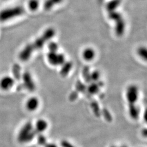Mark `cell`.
I'll list each match as a JSON object with an SVG mask.
<instances>
[{
	"instance_id": "obj_1",
	"label": "cell",
	"mask_w": 147,
	"mask_h": 147,
	"mask_svg": "<svg viewBox=\"0 0 147 147\" xmlns=\"http://www.w3.org/2000/svg\"><path fill=\"white\" fill-rule=\"evenodd\" d=\"M37 135L34 125L31 122L28 121L20 129L17 136V139L18 142L21 144H26L32 141Z\"/></svg>"
},
{
	"instance_id": "obj_2",
	"label": "cell",
	"mask_w": 147,
	"mask_h": 147,
	"mask_svg": "<svg viewBox=\"0 0 147 147\" xmlns=\"http://www.w3.org/2000/svg\"><path fill=\"white\" fill-rule=\"evenodd\" d=\"M24 9L21 6L8 8L0 11V21L5 22L22 15Z\"/></svg>"
},
{
	"instance_id": "obj_3",
	"label": "cell",
	"mask_w": 147,
	"mask_h": 147,
	"mask_svg": "<svg viewBox=\"0 0 147 147\" xmlns=\"http://www.w3.org/2000/svg\"><path fill=\"white\" fill-rule=\"evenodd\" d=\"M55 35V31L53 28H49L43 33L41 36L38 38L36 40L31 44L34 51L39 50L50 41Z\"/></svg>"
},
{
	"instance_id": "obj_4",
	"label": "cell",
	"mask_w": 147,
	"mask_h": 147,
	"mask_svg": "<svg viewBox=\"0 0 147 147\" xmlns=\"http://www.w3.org/2000/svg\"><path fill=\"white\" fill-rule=\"evenodd\" d=\"M126 99L128 104H136L139 99V90L136 85L129 86L126 91Z\"/></svg>"
},
{
	"instance_id": "obj_5",
	"label": "cell",
	"mask_w": 147,
	"mask_h": 147,
	"mask_svg": "<svg viewBox=\"0 0 147 147\" xmlns=\"http://www.w3.org/2000/svg\"><path fill=\"white\" fill-rule=\"evenodd\" d=\"M47 59L51 65H62L65 62V57L62 53L57 52H51L47 53Z\"/></svg>"
},
{
	"instance_id": "obj_6",
	"label": "cell",
	"mask_w": 147,
	"mask_h": 147,
	"mask_svg": "<svg viewBox=\"0 0 147 147\" xmlns=\"http://www.w3.org/2000/svg\"><path fill=\"white\" fill-rule=\"evenodd\" d=\"M23 80L24 86L30 92H33L35 90L36 86L32 79L31 75L28 72H25L22 76Z\"/></svg>"
},
{
	"instance_id": "obj_7",
	"label": "cell",
	"mask_w": 147,
	"mask_h": 147,
	"mask_svg": "<svg viewBox=\"0 0 147 147\" xmlns=\"http://www.w3.org/2000/svg\"><path fill=\"white\" fill-rule=\"evenodd\" d=\"M49 127V123L47 121L44 119H39L36 122L34 128L37 135L42 134L45 131H47Z\"/></svg>"
},
{
	"instance_id": "obj_8",
	"label": "cell",
	"mask_w": 147,
	"mask_h": 147,
	"mask_svg": "<svg viewBox=\"0 0 147 147\" xmlns=\"http://www.w3.org/2000/svg\"><path fill=\"white\" fill-rule=\"evenodd\" d=\"M34 51L32 47L31 44H28L21 50L19 54V58L22 61H27L31 57L32 54Z\"/></svg>"
},
{
	"instance_id": "obj_9",
	"label": "cell",
	"mask_w": 147,
	"mask_h": 147,
	"mask_svg": "<svg viewBox=\"0 0 147 147\" xmlns=\"http://www.w3.org/2000/svg\"><path fill=\"white\" fill-rule=\"evenodd\" d=\"M40 101L36 96H32L27 100L26 108L30 112H34L39 108Z\"/></svg>"
},
{
	"instance_id": "obj_10",
	"label": "cell",
	"mask_w": 147,
	"mask_h": 147,
	"mask_svg": "<svg viewBox=\"0 0 147 147\" xmlns=\"http://www.w3.org/2000/svg\"><path fill=\"white\" fill-rule=\"evenodd\" d=\"M14 84L15 81L13 78L9 76H6L1 80L0 87L4 90H7L12 88Z\"/></svg>"
},
{
	"instance_id": "obj_11",
	"label": "cell",
	"mask_w": 147,
	"mask_h": 147,
	"mask_svg": "<svg viewBox=\"0 0 147 147\" xmlns=\"http://www.w3.org/2000/svg\"><path fill=\"white\" fill-rule=\"evenodd\" d=\"M129 116L134 120H137L140 115V110L136 104L129 105Z\"/></svg>"
},
{
	"instance_id": "obj_12",
	"label": "cell",
	"mask_w": 147,
	"mask_h": 147,
	"mask_svg": "<svg viewBox=\"0 0 147 147\" xmlns=\"http://www.w3.org/2000/svg\"><path fill=\"white\" fill-rule=\"evenodd\" d=\"M116 22V27L115 31L116 34L118 36H121L123 34L125 28V23L123 18L115 21Z\"/></svg>"
},
{
	"instance_id": "obj_13",
	"label": "cell",
	"mask_w": 147,
	"mask_h": 147,
	"mask_svg": "<svg viewBox=\"0 0 147 147\" xmlns=\"http://www.w3.org/2000/svg\"><path fill=\"white\" fill-rule=\"evenodd\" d=\"M95 56V52L91 47L86 48L82 53L83 58L86 61H91L94 59Z\"/></svg>"
},
{
	"instance_id": "obj_14",
	"label": "cell",
	"mask_w": 147,
	"mask_h": 147,
	"mask_svg": "<svg viewBox=\"0 0 147 147\" xmlns=\"http://www.w3.org/2000/svg\"><path fill=\"white\" fill-rule=\"evenodd\" d=\"M103 85V84L101 82H91L90 84L88 86L87 89V91L91 95L95 94H96L99 90H100V87Z\"/></svg>"
},
{
	"instance_id": "obj_15",
	"label": "cell",
	"mask_w": 147,
	"mask_h": 147,
	"mask_svg": "<svg viewBox=\"0 0 147 147\" xmlns=\"http://www.w3.org/2000/svg\"><path fill=\"white\" fill-rule=\"evenodd\" d=\"M62 65L63 66L60 71V74L62 76H66L71 71L73 67V64L70 62H65L64 63L62 64Z\"/></svg>"
},
{
	"instance_id": "obj_16",
	"label": "cell",
	"mask_w": 147,
	"mask_h": 147,
	"mask_svg": "<svg viewBox=\"0 0 147 147\" xmlns=\"http://www.w3.org/2000/svg\"><path fill=\"white\" fill-rule=\"evenodd\" d=\"M121 0H111L106 5V9L109 12L116 11L121 4Z\"/></svg>"
},
{
	"instance_id": "obj_17",
	"label": "cell",
	"mask_w": 147,
	"mask_h": 147,
	"mask_svg": "<svg viewBox=\"0 0 147 147\" xmlns=\"http://www.w3.org/2000/svg\"><path fill=\"white\" fill-rule=\"evenodd\" d=\"M63 0H46L44 5V9L47 11H49L51 9L54 5L60 3Z\"/></svg>"
},
{
	"instance_id": "obj_18",
	"label": "cell",
	"mask_w": 147,
	"mask_h": 147,
	"mask_svg": "<svg viewBox=\"0 0 147 147\" xmlns=\"http://www.w3.org/2000/svg\"><path fill=\"white\" fill-rule=\"evenodd\" d=\"M14 77L16 80H19L21 78V68L18 64H15L12 68Z\"/></svg>"
},
{
	"instance_id": "obj_19",
	"label": "cell",
	"mask_w": 147,
	"mask_h": 147,
	"mask_svg": "<svg viewBox=\"0 0 147 147\" xmlns=\"http://www.w3.org/2000/svg\"><path fill=\"white\" fill-rule=\"evenodd\" d=\"M83 74V78L84 79L86 82L87 83H91V80H90V71L89 70V68L88 67L86 66L85 67L82 71Z\"/></svg>"
},
{
	"instance_id": "obj_20",
	"label": "cell",
	"mask_w": 147,
	"mask_h": 147,
	"mask_svg": "<svg viewBox=\"0 0 147 147\" xmlns=\"http://www.w3.org/2000/svg\"><path fill=\"white\" fill-rule=\"evenodd\" d=\"M39 6V2L38 0H29L28 2V8L32 11H36Z\"/></svg>"
},
{
	"instance_id": "obj_21",
	"label": "cell",
	"mask_w": 147,
	"mask_h": 147,
	"mask_svg": "<svg viewBox=\"0 0 147 147\" xmlns=\"http://www.w3.org/2000/svg\"><path fill=\"white\" fill-rule=\"evenodd\" d=\"M109 18L115 21H117L123 18L121 13L116 11L109 12Z\"/></svg>"
},
{
	"instance_id": "obj_22",
	"label": "cell",
	"mask_w": 147,
	"mask_h": 147,
	"mask_svg": "<svg viewBox=\"0 0 147 147\" xmlns=\"http://www.w3.org/2000/svg\"><path fill=\"white\" fill-rule=\"evenodd\" d=\"M137 53L138 56L142 59L146 60L147 58V49L145 47H139L137 50Z\"/></svg>"
},
{
	"instance_id": "obj_23",
	"label": "cell",
	"mask_w": 147,
	"mask_h": 147,
	"mask_svg": "<svg viewBox=\"0 0 147 147\" xmlns=\"http://www.w3.org/2000/svg\"><path fill=\"white\" fill-rule=\"evenodd\" d=\"M99 78H100V73L97 70H95L94 71L90 73V80L92 82H98Z\"/></svg>"
},
{
	"instance_id": "obj_24",
	"label": "cell",
	"mask_w": 147,
	"mask_h": 147,
	"mask_svg": "<svg viewBox=\"0 0 147 147\" xmlns=\"http://www.w3.org/2000/svg\"><path fill=\"white\" fill-rule=\"evenodd\" d=\"M48 48L49 51L51 52H57L58 49V45L57 43L52 42H50L48 45Z\"/></svg>"
},
{
	"instance_id": "obj_25",
	"label": "cell",
	"mask_w": 147,
	"mask_h": 147,
	"mask_svg": "<svg viewBox=\"0 0 147 147\" xmlns=\"http://www.w3.org/2000/svg\"><path fill=\"white\" fill-rule=\"evenodd\" d=\"M37 136H38V137H37L38 138H37L38 143L40 145L44 146L47 143L46 138L42 134H39V135H37Z\"/></svg>"
},
{
	"instance_id": "obj_26",
	"label": "cell",
	"mask_w": 147,
	"mask_h": 147,
	"mask_svg": "<svg viewBox=\"0 0 147 147\" xmlns=\"http://www.w3.org/2000/svg\"><path fill=\"white\" fill-rule=\"evenodd\" d=\"M76 87H77V89L79 90V91H81V92L83 91V90H84L85 89H86V88H87L85 87L84 84L82 82H81V81H79L76 84Z\"/></svg>"
},
{
	"instance_id": "obj_27",
	"label": "cell",
	"mask_w": 147,
	"mask_h": 147,
	"mask_svg": "<svg viewBox=\"0 0 147 147\" xmlns=\"http://www.w3.org/2000/svg\"><path fill=\"white\" fill-rule=\"evenodd\" d=\"M61 146L62 147H75L70 142L64 140L61 142Z\"/></svg>"
},
{
	"instance_id": "obj_28",
	"label": "cell",
	"mask_w": 147,
	"mask_h": 147,
	"mask_svg": "<svg viewBox=\"0 0 147 147\" xmlns=\"http://www.w3.org/2000/svg\"><path fill=\"white\" fill-rule=\"evenodd\" d=\"M45 147H58L56 144L53 143H47L45 145Z\"/></svg>"
},
{
	"instance_id": "obj_29",
	"label": "cell",
	"mask_w": 147,
	"mask_h": 147,
	"mask_svg": "<svg viewBox=\"0 0 147 147\" xmlns=\"http://www.w3.org/2000/svg\"><path fill=\"white\" fill-rule=\"evenodd\" d=\"M128 147L127 146H126L125 145H123V146H121V147Z\"/></svg>"
},
{
	"instance_id": "obj_30",
	"label": "cell",
	"mask_w": 147,
	"mask_h": 147,
	"mask_svg": "<svg viewBox=\"0 0 147 147\" xmlns=\"http://www.w3.org/2000/svg\"><path fill=\"white\" fill-rule=\"evenodd\" d=\"M110 147H117L115 146H111Z\"/></svg>"
}]
</instances>
